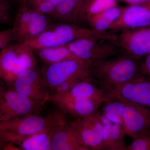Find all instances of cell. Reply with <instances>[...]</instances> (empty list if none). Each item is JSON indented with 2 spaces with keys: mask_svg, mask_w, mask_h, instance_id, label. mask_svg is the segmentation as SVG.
<instances>
[{
  "mask_svg": "<svg viewBox=\"0 0 150 150\" xmlns=\"http://www.w3.org/2000/svg\"><path fill=\"white\" fill-rule=\"evenodd\" d=\"M8 88V86L2 79L0 78V100L5 92L6 91Z\"/></svg>",
  "mask_w": 150,
  "mask_h": 150,
  "instance_id": "836d02e7",
  "label": "cell"
},
{
  "mask_svg": "<svg viewBox=\"0 0 150 150\" xmlns=\"http://www.w3.org/2000/svg\"><path fill=\"white\" fill-rule=\"evenodd\" d=\"M28 0H19L20 5H23L25 4Z\"/></svg>",
  "mask_w": 150,
  "mask_h": 150,
  "instance_id": "d590c367",
  "label": "cell"
},
{
  "mask_svg": "<svg viewBox=\"0 0 150 150\" xmlns=\"http://www.w3.org/2000/svg\"><path fill=\"white\" fill-rule=\"evenodd\" d=\"M42 74L46 86L52 91L71 78H92L89 64L80 59L66 60L50 64H46L43 67Z\"/></svg>",
  "mask_w": 150,
  "mask_h": 150,
  "instance_id": "5b68a950",
  "label": "cell"
},
{
  "mask_svg": "<svg viewBox=\"0 0 150 150\" xmlns=\"http://www.w3.org/2000/svg\"><path fill=\"white\" fill-rule=\"evenodd\" d=\"M49 101L54 103L65 114L78 118L85 117L95 113L101 105L93 100L74 97L68 93L51 94Z\"/></svg>",
  "mask_w": 150,
  "mask_h": 150,
  "instance_id": "5bb4252c",
  "label": "cell"
},
{
  "mask_svg": "<svg viewBox=\"0 0 150 150\" xmlns=\"http://www.w3.org/2000/svg\"><path fill=\"white\" fill-rule=\"evenodd\" d=\"M126 150H150V132L144 131L132 139Z\"/></svg>",
  "mask_w": 150,
  "mask_h": 150,
  "instance_id": "484cf974",
  "label": "cell"
},
{
  "mask_svg": "<svg viewBox=\"0 0 150 150\" xmlns=\"http://www.w3.org/2000/svg\"><path fill=\"white\" fill-rule=\"evenodd\" d=\"M150 25V3L122 8L120 16L109 27L110 31L135 29Z\"/></svg>",
  "mask_w": 150,
  "mask_h": 150,
  "instance_id": "4fadbf2b",
  "label": "cell"
},
{
  "mask_svg": "<svg viewBox=\"0 0 150 150\" xmlns=\"http://www.w3.org/2000/svg\"><path fill=\"white\" fill-rule=\"evenodd\" d=\"M122 8L117 6L113 7L101 13L88 19L87 23L89 28L96 32L106 33L108 32L111 25L119 17Z\"/></svg>",
  "mask_w": 150,
  "mask_h": 150,
  "instance_id": "d6986e66",
  "label": "cell"
},
{
  "mask_svg": "<svg viewBox=\"0 0 150 150\" xmlns=\"http://www.w3.org/2000/svg\"><path fill=\"white\" fill-rule=\"evenodd\" d=\"M119 101L123 106V129L125 135L133 139L142 132L150 131V109L136 103Z\"/></svg>",
  "mask_w": 150,
  "mask_h": 150,
  "instance_id": "30bf717a",
  "label": "cell"
},
{
  "mask_svg": "<svg viewBox=\"0 0 150 150\" xmlns=\"http://www.w3.org/2000/svg\"><path fill=\"white\" fill-rule=\"evenodd\" d=\"M13 33L11 28L0 30V51L9 45L13 41Z\"/></svg>",
  "mask_w": 150,
  "mask_h": 150,
  "instance_id": "f1b7e54d",
  "label": "cell"
},
{
  "mask_svg": "<svg viewBox=\"0 0 150 150\" xmlns=\"http://www.w3.org/2000/svg\"><path fill=\"white\" fill-rule=\"evenodd\" d=\"M142 72L143 75L150 78V54L147 55L144 61L142 62Z\"/></svg>",
  "mask_w": 150,
  "mask_h": 150,
  "instance_id": "4dcf8cb0",
  "label": "cell"
},
{
  "mask_svg": "<svg viewBox=\"0 0 150 150\" xmlns=\"http://www.w3.org/2000/svg\"><path fill=\"white\" fill-rule=\"evenodd\" d=\"M18 43L9 45L0 51V78L8 87L19 76Z\"/></svg>",
  "mask_w": 150,
  "mask_h": 150,
  "instance_id": "9a60e30c",
  "label": "cell"
},
{
  "mask_svg": "<svg viewBox=\"0 0 150 150\" xmlns=\"http://www.w3.org/2000/svg\"><path fill=\"white\" fill-rule=\"evenodd\" d=\"M85 79L80 77H75L71 78L61 84L54 91L52 92V94L64 95L69 93L72 88L80 81L84 80L92 79Z\"/></svg>",
  "mask_w": 150,
  "mask_h": 150,
  "instance_id": "4316f807",
  "label": "cell"
},
{
  "mask_svg": "<svg viewBox=\"0 0 150 150\" xmlns=\"http://www.w3.org/2000/svg\"><path fill=\"white\" fill-rule=\"evenodd\" d=\"M93 81L92 79L80 81L68 93L74 97L91 100L100 104L107 102V90L97 87L94 85Z\"/></svg>",
  "mask_w": 150,
  "mask_h": 150,
  "instance_id": "e0dca14e",
  "label": "cell"
},
{
  "mask_svg": "<svg viewBox=\"0 0 150 150\" xmlns=\"http://www.w3.org/2000/svg\"><path fill=\"white\" fill-rule=\"evenodd\" d=\"M0 11L11 17L13 8L8 0H0Z\"/></svg>",
  "mask_w": 150,
  "mask_h": 150,
  "instance_id": "f546056e",
  "label": "cell"
},
{
  "mask_svg": "<svg viewBox=\"0 0 150 150\" xmlns=\"http://www.w3.org/2000/svg\"><path fill=\"white\" fill-rule=\"evenodd\" d=\"M117 100L114 102H111V100L106 102L108 103L105 106L103 112L109 122L123 127V106L121 102Z\"/></svg>",
  "mask_w": 150,
  "mask_h": 150,
  "instance_id": "d4e9b609",
  "label": "cell"
},
{
  "mask_svg": "<svg viewBox=\"0 0 150 150\" xmlns=\"http://www.w3.org/2000/svg\"><path fill=\"white\" fill-rule=\"evenodd\" d=\"M18 1H19V0H18Z\"/></svg>",
  "mask_w": 150,
  "mask_h": 150,
  "instance_id": "74e56055",
  "label": "cell"
},
{
  "mask_svg": "<svg viewBox=\"0 0 150 150\" xmlns=\"http://www.w3.org/2000/svg\"><path fill=\"white\" fill-rule=\"evenodd\" d=\"M51 150H88L73 122L64 121L50 129Z\"/></svg>",
  "mask_w": 150,
  "mask_h": 150,
  "instance_id": "8fae6325",
  "label": "cell"
},
{
  "mask_svg": "<svg viewBox=\"0 0 150 150\" xmlns=\"http://www.w3.org/2000/svg\"><path fill=\"white\" fill-rule=\"evenodd\" d=\"M5 143L3 142L0 139V150H3V148H4V145Z\"/></svg>",
  "mask_w": 150,
  "mask_h": 150,
  "instance_id": "8d00e7d4",
  "label": "cell"
},
{
  "mask_svg": "<svg viewBox=\"0 0 150 150\" xmlns=\"http://www.w3.org/2000/svg\"><path fill=\"white\" fill-rule=\"evenodd\" d=\"M50 131L44 130L25 137L17 146L21 150H51Z\"/></svg>",
  "mask_w": 150,
  "mask_h": 150,
  "instance_id": "7402d4cb",
  "label": "cell"
},
{
  "mask_svg": "<svg viewBox=\"0 0 150 150\" xmlns=\"http://www.w3.org/2000/svg\"><path fill=\"white\" fill-rule=\"evenodd\" d=\"M33 11L32 18L25 36L24 42L29 41L39 36L50 25L48 16Z\"/></svg>",
  "mask_w": 150,
  "mask_h": 150,
  "instance_id": "cb8c5ba5",
  "label": "cell"
},
{
  "mask_svg": "<svg viewBox=\"0 0 150 150\" xmlns=\"http://www.w3.org/2000/svg\"><path fill=\"white\" fill-rule=\"evenodd\" d=\"M80 38L115 40L112 33H101L90 28L81 27L78 25L60 22L50 25L43 33L32 40L25 42L34 50L47 47L65 46Z\"/></svg>",
  "mask_w": 150,
  "mask_h": 150,
  "instance_id": "3957f363",
  "label": "cell"
},
{
  "mask_svg": "<svg viewBox=\"0 0 150 150\" xmlns=\"http://www.w3.org/2000/svg\"><path fill=\"white\" fill-rule=\"evenodd\" d=\"M131 5L145 4L150 2V0H123Z\"/></svg>",
  "mask_w": 150,
  "mask_h": 150,
  "instance_id": "e575fe53",
  "label": "cell"
},
{
  "mask_svg": "<svg viewBox=\"0 0 150 150\" xmlns=\"http://www.w3.org/2000/svg\"><path fill=\"white\" fill-rule=\"evenodd\" d=\"M124 135L122 126L111 122L104 124L100 150H126L127 145L124 142Z\"/></svg>",
  "mask_w": 150,
  "mask_h": 150,
  "instance_id": "ac0fdd59",
  "label": "cell"
},
{
  "mask_svg": "<svg viewBox=\"0 0 150 150\" xmlns=\"http://www.w3.org/2000/svg\"><path fill=\"white\" fill-rule=\"evenodd\" d=\"M9 87L43 105L51 96L42 75L36 68L23 72Z\"/></svg>",
  "mask_w": 150,
  "mask_h": 150,
  "instance_id": "ba28073f",
  "label": "cell"
},
{
  "mask_svg": "<svg viewBox=\"0 0 150 150\" xmlns=\"http://www.w3.org/2000/svg\"><path fill=\"white\" fill-rule=\"evenodd\" d=\"M117 0H86L82 11L81 22L117 6Z\"/></svg>",
  "mask_w": 150,
  "mask_h": 150,
  "instance_id": "603a6c76",
  "label": "cell"
},
{
  "mask_svg": "<svg viewBox=\"0 0 150 150\" xmlns=\"http://www.w3.org/2000/svg\"><path fill=\"white\" fill-rule=\"evenodd\" d=\"M62 110L51 113L46 117L38 114L19 116L0 122V139L5 143L17 145L25 137L38 132L51 129L67 120Z\"/></svg>",
  "mask_w": 150,
  "mask_h": 150,
  "instance_id": "7a4b0ae2",
  "label": "cell"
},
{
  "mask_svg": "<svg viewBox=\"0 0 150 150\" xmlns=\"http://www.w3.org/2000/svg\"><path fill=\"white\" fill-rule=\"evenodd\" d=\"M33 10L26 5H20L11 28L13 40L17 43L24 42V38L32 18Z\"/></svg>",
  "mask_w": 150,
  "mask_h": 150,
  "instance_id": "44dd1931",
  "label": "cell"
},
{
  "mask_svg": "<svg viewBox=\"0 0 150 150\" xmlns=\"http://www.w3.org/2000/svg\"><path fill=\"white\" fill-rule=\"evenodd\" d=\"M43 105L8 87L0 100V122L38 114Z\"/></svg>",
  "mask_w": 150,
  "mask_h": 150,
  "instance_id": "52a82bcc",
  "label": "cell"
},
{
  "mask_svg": "<svg viewBox=\"0 0 150 150\" xmlns=\"http://www.w3.org/2000/svg\"><path fill=\"white\" fill-rule=\"evenodd\" d=\"M142 62L126 54L93 62L89 64L94 80L103 84L104 89L120 85L143 75Z\"/></svg>",
  "mask_w": 150,
  "mask_h": 150,
  "instance_id": "6da1fadb",
  "label": "cell"
},
{
  "mask_svg": "<svg viewBox=\"0 0 150 150\" xmlns=\"http://www.w3.org/2000/svg\"><path fill=\"white\" fill-rule=\"evenodd\" d=\"M115 34L116 41L124 54L141 60L150 54V25L124 30Z\"/></svg>",
  "mask_w": 150,
  "mask_h": 150,
  "instance_id": "9c48e42d",
  "label": "cell"
},
{
  "mask_svg": "<svg viewBox=\"0 0 150 150\" xmlns=\"http://www.w3.org/2000/svg\"><path fill=\"white\" fill-rule=\"evenodd\" d=\"M72 122L89 149L100 150L104 126L101 115L96 112L88 116L78 118Z\"/></svg>",
  "mask_w": 150,
  "mask_h": 150,
  "instance_id": "7c38bea8",
  "label": "cell"
},
{
  "mask_svg": "<svg viewBox=\"0 0 150 150\" xmlns=\"http://www.w3.org/2000/svg\"><path fill=\"white\" fill-rule=\"evenodd\" d=\"M59 0H46L35 10L40 13L47 16L53 13L57 7Z\"/></svg>",
  "mask_w": 150,
  "mask_h": 150,
  "instance_id": "83f0119b",
  "label": "cell"
},
{
  "mask_svg": "<svg viewBox=\"0 0 150 150\" xmlns=\"http://www.w3.org/2000/svg\"><path fill=\"white\" fill-rule=\"evenodd\" d=\"M106 90L108 101L117 99L140 105L150 109V78L144 75Z\"/></svg>",
  "mask_w": 150,
  "mask_h": 150,
  "instance_id": "8992f818",
  "label": "cell"
},
{
  "mask_svg": "<svg viewBox=\"0 0 150 150\" xmlns=\"http://www.w3.org/2000/svg\"><path fill=\"white\" fill-rule=\"evenodd\" d=\"M34 51L46 64H55L66 60L80 59L75 56L65 45L41 48L34 50Z\"/></svg>",
  "mask_w": 150,
  "mask_h": 150,
  "instance_id": "ffe728a7",
  "label": "cell"
},
{
  "mask_svg": "<svg viewBox=\"0 0 150 150\" xmlns=\"http://www.w3.org/2000/svg\"><path fill=\"white\" fill-rule=\"evenodd\" d=\"M46 0H28L25 5L33 10H35L44 2Z\"/></svg>",
  "mask_w": 150,
  "mask_h": 150,
  "instance_id": "1f68e13d",
  "label": "cell"
},
{
  "mask_svg": "<svg viewBox=\"0 0 150 150\" xmlns=\"http://www.w3.org/2000/svg\"><path fill=\"white\" fill-rule=\"evenodd\" d=\"M86 0H59L51 17L61 23L78 25Z\"/></svg>",
  "mask_w": 150,
  "mask_h": 150,
  "instance_id": "2e32d148",
  "label": "cell"
},
{
  "mask_svg": "<svg viewBox=\"0 0 150 150\" xmlns=\"http://www.w3.org/2000/svg\"><path fill=\"white\" fill-rule=\"evenodd\" d=\"M65 46L75 56L89 64L124 54L116 40L112 39L80 38Z\"/></svg>",
  "mask_w": 150,
  "mask_h": 150,
  "instance_id": "277c9868",
  "label": "cell"
},
{
  "mask_svg": "<svg viewBox=\"0 0 150 150\" xmlns=\"http://www.w3.org/2000/svg\"><path fill=\"white\" fill-rule=\"evenodd\" d=\"M11 22V17L0 11V24H8Z\"/></svg>",
  "mask_w": 150,
  "mask_h": 150,
  "instance_id": "d6a6232c",
  "label": "cell"
}]
</instances>
